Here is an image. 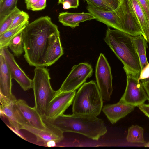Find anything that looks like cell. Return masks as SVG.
<instances>
[{"label": "cell", "instance_id": "6da1fadb", "mask_svg": "<svg viewBox=\"0 0 149 149\" xmlns=\"http://www.w3.org/2000/svg\"><path fill=\"white\" fill-rule=\"evenodd\" d=\"M58 26L48 16H42L27 25L24 30V56L32 66L44 67L47 51L58 37Z\"/></svg>", "mask_w": 149, "mask_h": 149}, {"label": "cell", "instance_id": "7a4b0ae2", "mask_svg": "<svg viewBox=\"0 0 149 149\" xmlns=\"http://www.w3.org/2000/svg\"><path fill=\"white\" fill-rule=\"evenodd\" d=\"M46 125L56 127L63 133L73 132L97 141L107 132L103 121L97 116H84L73 113L63 114L54 119L41 116Z\"/></svg>", "mask_w": 149, "mask_h": 149}, {"label": "cell", "instance_id": "3957f363", "mask_svg": "<svg viewBox=\"0 0 149 149\" xmlns=\"http://www.w3.org/2000/svg\"><path fill=\"white\" fill-rule=\"evenodd\" d=\"M132 36L123 31L108 28L104 40L126 69L139 76V59L134 46Z\"/></svg>", "mask_w": 149, "mask_h": 149}, {"label": "cell", "instance_id": "277c9868", "mask_svg": "<svg viewBox=\"0 0 149 149\" xmlns=\"http://www.w3.org/2000/svg\"><path fill=\"white\" fill-rule=\"evenodd\" d=\"M103 99L95 81L85 83L75 94L73 102V113L97 116L102 110Z\"/></svg>", "mask_w": 149, "mask_h": 149}, {"label": "cell", "instance_id": "5b68a950", "mask_svg": "<svg viewBox=\"0 0 149 149\" xmlns=\"http://www.w3.org/2000/svg\"><path fill=\"white\" fill-rule=\"evenodd\" d=\"M32 88L34 107L41 116L44 115L46 109L54 97L56 91L52 88L48 70L44 67H36L34 70Z\"/></svg>", "mask_w": 149, "mask_h": 149}, {"label": "cell", "instance_id": "8992f818", "mask_svg": "<svg viewBox=\"0 0 149 149\" xmlns=\"http://www.w3.org/2000/svg\"><path fill=\"white\" fill-rule=\"evenodd\" d=\"M124 70L127 76L126 86L119 101L139 107L148 100L147 93L141 82L138 80L139 76L126 69Z\"/></svg>", "mask_w": 149, "mask_h": 149}, {"label": "cell", "instance_id": "52a82bcc", "mask_svg": "<svg viewBox=\"0 0 149 149\" xmlns=\"http://www.w3.org/2000/svg\"><path fill=\"white\" fill-rule=\"evenodd\" d=\"M93 72L91 65L87 63L74 65L60 88L56 91L54 97L62 93L76 91L91 77Z\"/></svg>", "mask_w": 149, "mask_h": 149}, {"label": "cell", "instance_id": "ba28073f", "mask_svg": "<svg viewBox=\"0 0 149 149\" xmlns=\"http://www.w3.org/2000/svg\"><path fill=\"white\" fill-rule=\"evenodd\" d=\"M118 17L123 32L133 36L143 35L141 29L129 0H120L114 10Z\"/></svg>", "mask_w": 149, "mask_h": 149}, {"label": "cell", "instance_id": "9c48e42d", "mask_svg": "<svg viewBox=\"0 0 149 149\" xmlns=\"http://www.w3.org/2000/svg\"><path fill=\"white\" fill-rule=\"evenodd\" d=\"M95 75L96 83L103 99L109 101L113 91L112 77L108 61L101 53L97 63Z\"/></svg>", "mask_w": 149, "mask_h": 149}, {"label": "cell", "instance_id": "30bf717a", "mask_svg": "<svg viewBox=\"0 0 149 149\" xmlns=\"http://www.w3.org/2000/svg\"><path fill=\"white\" fill-rule=\"evenodd\" d=\"M17 100L13 94L8 97L0 94L1 113L7 118L11 127L19 131L24 125H29L17 107Z\"/></svg>", "mask_w": 149, "mask_h": 149}, {"label": "cell", "instance_id": "8fae6325", "mask_svg": "<svg viewBox=\"0 0 149 149\" xmlns=\"http://www.w3.org/2000/svg\"><path fill=\"white\" fill-rule=\"evenodd\" d=\"M76 91L62 93L54 97L48 104L43 116L54 119L63 114L71 105L76 94Z\"/></svg>", "mask_w": 149, "mask_h": 149}, {"label": "cell", "instance_id": "7c38bea8", "mask_svg": "<svg viewBox=\"0 0 149 149\" xmlns=\"http://www.w3.org/2000/svg\"><path fill=\"white\" fill-rule=\"evenodd\" d=\"M0 53L4 56L11 73L12 79H14L24 91L32 88L33 80L30 79L16 62L13 55L8 47L0 49Z\"/></svg>", "mask_w": 149, "mask_h": 149}, {"label": "cell", "instance_id": "4fadbf2b", "mask_svg": "<svg viewBox=\"0 0 149 149\" xmlns=\"http://www.w3.org/2000/svg\"><path fill=\"white\" fill-rule=\"evenodd\" d=\"M46 125V128L43 130L37 129L28 125H24L22 129L34 135L37 138V142L43 146H46L47 143L50 141L57 143L63 139V132L62 131L56 127Z\"/></svg>", "mask_w": 149, "mask_h": 149}, {"label": "cell", "instance_id": "5bb4252c", "mask_svg": "<svg viewBox=\"0 0 149 149\" xmlns=\"http://www.w3.org/2000/svg\"><path fill=\"white\" fill-rule=\"evenodd\" d=\"M86 8L96 20L108 26L123 31L120 19L114 10L104 9L90 5H88Z\"/></svg>", "mask_w": 149, "mask_h": 149}, {"label": "cell", "instance_id": "9a60e30c", "mask_svg": "<svg viewBox=\"0 0 149 149\" xmlns=\"http://www.w3.org/2000/svg\"><path fill=\"white\" fill-rule=\"evenodd\" d=\"M16 104L29 125L38 129H46L47 125L44 122L41 116L34 107H30L25 100L22 99L17 100Z\"/></svg>", "mask_w": 149, "mask_h": 149}, {"label": "cell", "instance_id": "2e32d148", "mask_svg": "<svg viewBox=\"0 0 149 149\" xmlns=\"http://www.w3.org/2000/svg\"><path fill=\"white\" fill-rule=\"evenodd\" d=\"M135 107L120 102L112 104L106 105L102 110L109 120L114 124L133 111Z\"/></svg>", "mask_w": 149, "mask_h": 149}, {"label": "cell", "instance_id": "e0dca14e", "mask_svg": "<svg viewBox=\"0 0 149 149\" xmlns=\"http://www.w3.org/2000/svg\"><path fill=\"white\" fill-rule=\"evenodd\" d=\"M95 17L90 13H72L63 12L59 14V21L65 26L74 28L79 24L86 21L95 19Z\"/></svg>", "mask_w": 149, "mask_h": 149}, {"label": "cell", "instance_id": "ac0fdd59", "mask_svg": "<svg viewBox=\"0 0 149 149\" xmlns=\"http://www.w3.org/2000/svg\"><path fill=\"white\" fill-rule=\"evenodd\" d=\"M12 78L10 70L3 55L0 53V93L8 97L11 92Z\"/></svg>", "mask_w": 149, "mask_h": 149}, {"label": "cell", "instance_id": "d6986e66", "mask_svg": "<svg viewBox=\"0 0 149 149\" xmlns=\"http://www.w3.org/2000/svg\"><path fill=\"white\" fill-rule=\"evenodd\" d=\"M132 41L139 59L141 71L148 63L146 52L147 42L143 35L133 36Z\"/></svg>", "mask_w": 149, "mask_h": 149}, {"label": "cell", "instance_id": "ffe728a7", "mask_svg": "<svg viewBox=\"0 0 149 149\" xmlns=\"http://www.w3.org/2000/svg\"><path fill=\"white\" fill-rule=\"evenodd\" d=\"M63 54L60 37H58L51 45L44 60V67L52 65Z\"/></svg>", "mask_w": 149, "mask_h": 149}, {"label": "cell", "instance_id": "44dd1931", "mask_svg": "<svg viewBox=\"0 0 149 149\" xmlns=\"http://www.w3.org/2000/svg\"><path fill=\"white\" fill-rule=\"evenodd\" d=\"M129 1L141 27L143 36L146 39L148 34V24L144 13L138 0Z\"/></svg>", "mask_w": 149, "mask_h": 149}, {"label": "cell", "instance_id": "7402d4cb", "mask_svg": "<svg viewBox=\"0 0 149 149\" xmlns=\"http://www.w3.org/2000/svg\"><path fill=\"white\" fill-rule=\"evenodd\" d=\"M29 20L12 29H9L0 35V49L8 47L10 41L15 36L23 30L29 24Z\"/></svg>", "mask_w": 149, "mask_h": 149}, {"label": "cell", "instance_id": "603a6c76", "mask_svg": "<svg viewBox=\"0 0 149 149\" xmlns=\"http://www.w3.org/2000/svg\"><path fill=\"white\" fill-rule=\"evenodd\" d=\"M24 30L12 39L8 46L14 55L17 57H19L24 51Z\"/></svg>", "mask_w": 149, "mask_h": 149}, {"label": "cell", "instance_id": "cb8c5ba5", "mask_svg": "<svg viewBox=\"0 0 149 149\" xmlns=\"http://www.w3.org/2000/svg\"><path fill=\"white\" fill-rule=\"evenodd\" d=\"M144 131L141 127L138 125H132L128 129L127 141L132 143H145L143 137Z\"/></svg>", "mask_w": 149, "mask_h": 149}, {"label": "cell", "instance_id": "d4e9b609", "mask_svg": "<svg viewBox=\"0 0 149 149\" xmlns=\"http://www.w3.org/2000/svg\"><path fill=\"white\" fill-rule=\"evenodd\" d=\"M88 5L100 8L114 10L118 6L120 0H84Z\"/></svg>", "mask_w": 149, "mask_h": 149}, {"label": "cell", "instance_id": "484cf974", "mask_svg": "<svg viewBox=\"0 0 149 149\" xmlns=\"http://www.w3.org/2000/svg\"><path fill=\"white\" fill-rule=\"evenodd\" d=\"M18 0H0V21L17 7Z\"/></svg>", "mask_w": 149, "mask_h": 149}, {"label": "cell", "instance_id": "4316f807", "mask_svg": "<svg viewBox=\"0 0 149 149\" xmlns=\"http://www.w3.org/2000/svg\"><path fill=\"white\" fill-rule=\"evenodd\" d=\"M21 11L17 7L0 21V35L8 30L14 19Z\"/></svg>", "mask_w": 149, "mask_h": 149}, {"label": "cell", "instance_id": "83f0119b", "mask_svg": "<svg viewBox=\"0 0 149 149\" xmlns=\"http://www.w3.org/2000/svg\"><path fill=\"white\" fill-rule=\"evenodd\" d=\"M29 16L28 14L23 11H21L14 19L9 29H12L20 25L25 22L29 20Z\"/></svg>", "mask_w": 149, "mask_h": 149}, {"label": "cell", "instance_id": "f1b7e54d", "mask_svg": "<svg viewBox=\"0 0 149 149\" xmlns=\"http://www.w3.org/2000/svg\"><path fill=\"white\" fill-rule=\"evenodd\" d=\"M146 17L148 24V32L147 37L146 39L147 42L149 43V0H138Z\"/></svg>", "mask_w": 149, "mask_h": 149}, {"label": "cell", "instance_id": "f546056e", "mask_svg": "<svg viewBox=\"0 0 149 149\" xmlns=\"http://www.w3.org/2000/svg\"><path fill=\"white\" fill-rule=\"evenodd\" d=\"M47 0H39L36 3L33 5L30 10L33 11L42 10L46 7Z\"/></svg>", "mask_w": 149, "mask_h": 149}, {"label": "cell", "instance_id": "4dcf8cb0", "mask_svg": "<svg viewBox=\"0 0 149 149\" xmlns=\"http://www.w3.org/2000/svg\"><path fill=\"white\" fill-rule=\"evenodd\" d=\"M149 78V63L141 71L138 80L145 79Z\"/></svg>", "mask_w": 149, "mask_h": 149}, {"label": "cell", "instance_id": "1f68e13d", "mask_svg": "<svg viewBox=\"0 0 149 149\" xmlns=\"http://www.w3.org/2000/svg\"><path fill=\"white\" fill-rule=\"evenodd\" d=\"M79 0H58V4L67 3L70 6L71 8H77L79 5Z\"/></svg>", "mask_w": 149, "mask_h": 149}, {"label": "cell", "instance_id": "d6a6232c", "mask_svg": "<svg viewBox=\"0 0 149 149\" xmlns=\"http://www.w3.org/2000/svg\"><path fill=\"white\" fill-rule=\"evenodd\" d=\"M140 110L149 118V104H143L139 106Z\"/></svg>", "mask_w": 149, "mask_h": 149}, {"label": "cell", "instance_id": "836d02e7", "mask_svg": "<svg viewBox=\"0 0 149 149\" xmlns=\"http://www.w3.org/2000/svg\"><path fill=\"white\" fill-rule=\"evenodd\" d=\"M141 82L144 89L147 93L149 101V78L141 80Z\"/></svg>", "mask_w": 149, "mask_h": 149}, {"label": "cell", "instance_id": "e575fe53", "mask_svg": "<svg viewBox=\"0 0 149 149\" xmlns=\"http://www.w3.org/2000/svg\"><path fill=\"white\" fill-rule=\"evenodd\" d=\"M39 0H25L26 8L27 10H30L32 6L36 3Z\"/></svg>", "mask_w": 149, "mask_h": 149}, {"label": "cell", "instance_id": "d590c367", "mask_svg": "<svg viewBox=\"0 0 149 149\" xmlns=\"http://www.w3.org/2000/svg\"><path fill=\"white\" fill-rule=\"evenodd\" d=\"M145 146L146 147H149V142H148L145 145Z\"/></svg>", "mask_w": 149, "mask_h": 149}]
</instances>
